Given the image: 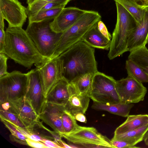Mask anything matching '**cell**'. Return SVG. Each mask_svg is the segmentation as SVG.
Masks as SVG:
<instances>
[{
    "mask_svg": "<svg viewBox=\"0 0 148 148\" xmlns=\"http://www.w3.org/2000/svg\"><path fill=\"white\" fill-rule=\"evenodd\" d=\"M130 52L128 59L136 63L148 74V49L146 46Z\"/></svg>",
    "mask_w": 148,
    "mask_h": 148,
    "instance_id": "25",
    "label": "cell"
},
{
    "mask_svg": "<svg viewBox=\"0 0 148 148\" xmlns=\"http://www.w3.org/2000/svg\"><path fill=\"white\" fill-rule=\"evenodd\" d=\"M38 70L46 97L53 86L63 77L62 62L59 56L35 66Z\"/></svg>",
    "mask_w": 148,
    "mask_h": 148,
    "instance_id": "11",
    "label": "cell"
},
{
    "mask_svg": "<svg viewBox=\"0 0 148 148\" xmlns=\"http://www.w3.org/2000/svg\"><path fill=\"white\" fill-rule=\"evenodd\" d=\"M62 118L64 134H69L76 130L78 125L74 116L65 110L62 114Z\"/></svg>",
    "mask_w": 148,
    "mask_h": 148,
    "instance_id": "30",
    "label": "cell"
},
{
    "mask_svg": "<svg viewBox=\"0 0 148 148\" xmlns=\"http://www.w3.org/2000/svg\"><path fill=\"white\" fill-rule=\"evenodd\" d=\"M1 119L10 132L11 134L10 135V137L12 140L22 145H28L26 141L27 138L20 132L15 125L6 120L3 119Z\"/></svg>",
    "mask_w": 148,
    "mask_h": 148,
    "instance_id": "29",
    "label": "cell"
},
{
    "mask_svg": "<svg viewBox=\"0 0 148 148\" xmlns=\"http://www.w3.org/2000/svg\"><path fill=\"white\" fill-rule=\"evenodd\" d=\"M135 1H136V2H139V1H140V0H133Z\"/></svg>",
    "mask_w": 148,
    "mask_h": 148,
    "instance_id": "43",
    "label": "cell"
},
{
    "mask_svg": "<svg viewBox=\"0 0 148 148\" xmlns=\"http://www.w3.org/2000/svg\"><path fill=\"white\" fill-rule=\"evenodd\" d=\"M64 8L60 7L31 14L27 16L29 23L53 20Z\"/></svg>",
    "mask_w": 148,
    "mask_h": 148,
    "instance_id": "26",
    "label": "cell"
},
{
    "mask_svg": "<svg viewBox=\"0 0 148 148\" xmlns=\"http://www.w3.org/2000/svg\"><path fill=\"white\" fill-rule=\"evenodd\" d=\"M84 114L79 113L75 114L74 116L75 119L79 122L86 123L87 119Z\"/></svg>",
    "mask_w": 148,
    "mask_h": 148,
    "instance_id": "37",
    "label": "cell"
},
{
    "mask_svg": "<svg viewBox=\"0 0 148 148\" xmlns=\"http://www.w3.org/2000/svg\"><path fill=\"white\" fill-rule=\"evenodd\" d=\"M143 140L145 144L148 146V130L145 135Z\"/></svg>",
    "mask_w": 148,
    "mask_h": 148,
    "instance_id": "39",
    "label": "cell"
},
{
    "mask_svg": "<svg viewBox=\"0 0 148 148\" xmlns=\"http://www.w3.org/2000/svg\"><path fill=\"white\" fill-rule=\"evenodd\" d=\"M122 5L132 15L136 24L142 20L145 8L133 0H114Z\"/></svg>",
    "mask_w": 148,
    "mask_h": 148,
    "instance_id": "23",
    "label": "cell"
},
{
    "mask_svg": "<svg viewBox=\"0 0 148 148\" xmlns=\"http://www.w3.org/2000/svg\"><path fill=\"white\" fill-rule=\"evenodd\" d=\"M49 2H54L61 3L66 5L71 0H45Z\"/></svg>",
    "mask_w": 148,
    "mask_h": 148,
    "instance_id": "38",
    "label": "cell"
},
{
    "mask_svg": "<svg viewBox=\"0 0 148 148\" xmlns=\"http://www.w3.org/2000/svg\"><path fill=\"white\" fill-rule=\"evenodd\" d=\"M148 43V8H146L142 21L130 34L127 42L128 51L145 46Z\"/></svg>",
    "mask_w": 148,
    "mask_h": 148,
    "instance_id": "16",
    "label": "cell"
},
{
    "mask_svg": "<svg viewBox=\"0 0 148 148\" xmlns=\"http://www.w3.org/2000/svg\"><path fill=\"white\" fill-rule=\"evenodd\" d=\"M5 31L3 53L15 63L30 69L34 64L38 65L49 59L41 54L22 27L8 26Z\"/></svg>",
    "mask_w": 148,
    "mask_h": 148,
    "instance_id": "1",
    "label": "cell"
},
{
    "mask_svg": "<svg viewBox=\"0 0 148 148\" xmlns=\"http://www.w3.org/2000/svg\"><path fill=\"white\" fill-rule=\"evenodd\" d=\"M97 23L86 33L81 41L85 42L94 48L108 50L111 41L108 40L100 33L97 28Z\"/></svg>",
    "mask_w": 148,
    "mask_h": 148,
    "instance_id": "19",
    "label": "cell"
},
{
    "mask_svg": "<svg viewBox=\"0 0 148 148\" xmlns=\"http://www.w3.org/2000/svg\"><path fill=\"white\" fill-rule=\"evenodd\" d=\"M71 85L73 88L72 93L64 106L65 110L73 116L79 113L85 114L89 106L90 97L88 96L77 93Z\"/></svg>",
    "mask_w": 148,
    "mask_h": 148,
    "instance_id": "18",
    "label": "cell"
},
{
    "mask_svg": "<svg viewBox=\"0 0 148 148\" xmlns=\"http://www.w3.org/2000/svg\"><path fill=\"white\" fill-rule=\"evenodd\" d=\"M0 15L12 27H22L28 16L26 8L18 0H0Z\"/></svg>",
    "mask_w": 148,
    "mask_h": 148,
    "instance_id": "12",
    "label": "cell"
},
{
    "mask_svg": "<svg viewBox=\"0 0 148 148\" xmlns=\"http://www.w3.org/2000/svg\"><path fill=\"white\" fill-rule=\"evenodd\" d=\"M27 73L14 71L0 77V102L15 101L25 97L28 84Z\"/></svg>",
    "mask_w": 148,
    "mask_h": 148,
    "instance_id": "7",
    "label": "cell"
},
{
    "mask_svg": "<svg viewBox=\"0 0 148 148\" xmlns=\"http://www.w3.org/2000/svg\"><path fill=\"white\" fill-rule=\"evenodd\" d=\"M72 86L63 77L52 87L46 97V101L64 106L72 93Z\"/></svg>",
    "mask_w": 148,
    "mask_h": 148,
    "instance_id": "17",
    "label": "cell"
},
{
    "mask_svg": "<svg viewBox=\"0 0 148 148\" xmlns=\"http://www.w3.org/2000/svg\"><path fill=\"white\" fill-rule=\"evenodd\" d=\"M0 103L1 119H3L9 121L17 127L22 129L26 128L17 115L11 109L8 102Z\"/></svg>",
    "mask_w": 148,
    "mask_h": 148,
    "instance_id": "27",
    "label": "cell"
},
{
    "mask_svg": "<svg viewBox=\"0 0 148 148\" xmlns=\"http://www.w3.org/2000/svg\"><path fill=\"white\" fill-rule=\"evenodd\" d=\"M116 89L122 102L136 103L144 100L147 88L142 83L129 75L116 81Z\"/></svg>",
    "mask_w": 148,
    "mask_h": 148,
    "instance_id": "10",
    "label": "cell"
},
{
    "mask_svg": "<svg viewBox=\"0 0 148 148\" xmlns=\"http://www.w3.org/2000/svg\"><path fill=\"white\" fill-rule=\"evenodd\" d=\"M148 130V125L123 134H114L112 138L123 140L135 146L143 140L145 135Z\"/></svg>",
    "mask_w": 148,
    "mask_h": 148,
    "instance_id": "22",
    "label": "cell"
},
{
    "mask_svg": "<svg viewBox=\"0 0 148 148\" xmlns=\"http://www.w3.org/2000/svg\"><path fill=\"white\" fill-rule=\"evenodd\" d=\"M28 146L36 148H47L45 145L42 142L36 141L27 138L26 139Z\"/></svg>",
    "mask_w": 148,
    "mask_h": 148,
    "instance_id": "34",
    "label": "cell"
},
{
    "mask_svg": "<svg viewBox=\"0 0 148 148\" xmlns=\"http://www.w3.org/2000/svg\"><path fill=\"white\" fill-rule=\"evenodd\" d=\"M97 27L100 33L108 40L111 41L112 36L108 31L105 24L101 20L97 23Z\"/></svg>",
    "mask_w": 148,
    "mask_h": 148,
    "instance_id": "33",
    "label": "cell"
},
{
    "mask_svg": "<svg viewBox=\"0 0 148 148\" xmlns=\"http://www.w3.org/2000/svg\"><path fill=\"white\" fill-rule=\"evenodd\" d=\"M8 102L11 109L26 128L33 126L40 120L38 116L24 97Z\"/></svg>",
    "mask_w": 148,
    "mask_h": 148,
    "instance_id": "15",
    "label": "cell"
},
{
    "mask_svg": "<svg viewBox=\"0 0 148 148\" xmlns=\"http://www.w3.org/2000/svg\"><path fill=\"white\" fill-rule=\"evenodd\" d=\"M140 0V1L142 3L143 2H144L145 1H146L147 0Z\"/></svg>",
    "mask_w": 148,
    "mask_h": 148,
    "instance_id": "44",
    "label": "cell"
},
{
    "mask_svg": "<svg viewBox=\"0 0 148 148\" xmlns=\"http://www.w3.org/2000/svg\"><path fill=\"white\" fill-rule=\"evenodd\" d=\"M8 57L3 53H0V77L8 74L7 61Z\"/></svg>",
    "mask_w": 148,
    "mask_h": 148,
    "instance_id": "31",
    "label": "cell"
},
{
    "mask_svg": "<svg viewBox=\"0 0 148 148\" xmlns=\"http://www.w3.org/2000/svg\"><path fill=\"white\" fill-rule=\"evenodd\" d=\"M116 80L97 71L93 75L89 97L94 102L112 104L121 102L117 92Z\"/></svg>",
    "mask_w": 148,
    "mask_h": 148,
    "instance_id": "6",
    "label": "cell"
},
{
    "mask_svg": "<svg viewBox=\"0 0 148 148\" xmlns=\"http://www.w3.org/2000/svg\"><path fill=\"white\" fill-rule=\"evenodd\" d=\"M65 110L64 106L46 101L39 118L54 131L61 135L64 133L62 117Z\"/></svg>",
    "mask_w": 148,
    "mask_h": 148,
    "instance_id": "14",
    "label": "cell"
},
{
    "mask_svg": "<svg viewBox=\"0 0 148 148\" xmlns=\"http://www.w3.org/2000/svg\"><path fill=\"white\" fill-rule=\"evenodd\" d=\"M37 0H27V3L28 5H30Z\"/></svg>",
    "mask_w": 148,
    "mask_h": 148,
    "instance_id": "42",
    "label": "cell"
},
{
    "mask_svg": "<svg viewBox=\"0 0 148 148\" xmlns=\"http://www.w3.org/2000/svg\"><path fill=\"white\" fill-rule=\"evenodd\" d=\"M134 106L132 103L122 102L112 104H103L94 102L92 108L96 110L106 111L114 114L127 117Z\"/></svg>",
    "mask_w": 148,
    "mask_h": 148,
    "instance_id": "21",
    "label": "cell"
},
{
    "mask_svg": "<svg viewBox=\"0 0 148 148\" xmlns=\"http://www.w3.org/2000/svg\"><path fill=\"white\" fill-rule=\"evenodd\" d=\"M93 75L91 73H86L69 83L73 86L76 92L89 97Z\"/></svg>",
    "mask_w": 148,
    "mask_h": 148,
    "instance_id": "24",
    "label": "cell"
},
{
    "mask_svg": "<svg viewBox=\"0 0 148 148\" xmlns=\"http://www.w3.org/2000/svg\"><path fill=\"white\" fill-rule=\"evenodd\" d=\"M144 8H148V0L142 3L141 4Z\"/></svg>",
    "mask_w": 148,
    "mask_h": 148,
    "instance_id": "41",
    "label": "cell"
},
{
    "mask_svg": "<svg viewBox=\"0 0 148 148\" xmlns=\"http://www.w3.org/2000/svg\"><path fill=\"white\" fill-rule=\"evenodd\" d=\"M61 135L69 142L83 147L112 148L110 140L93 127L78 125L72 132Z\"/></svg>",
    "mask_w": 148,
    "mask_h": 148,
    "instance_id": "8",
    "label": "cell"
},
{
    "mask_svg": "<svg viewBox=\"0 0 148 148\" xmlns=\"http://www.w3.org/2000/svg\"><path fill=\"white\" fill-rule=\"evenodd\" d=\"M115 2L117 10V21L108 54L110 60L128 51V38L136 25L135 21L130 13L119 3Z\"/></svg>",
    "mask_w": 148,
    "mask_h": 148,
    "instance_id": "3",
    "label": "cell"
},
{
    "mask_svg": "<svg viewBox=\"0 0 148 148\" xmlns=\"http://www.w3.org/2000/svg\"><path fill=\"white\" fill-rule=\"evenodd\" d=\"M51 21L29 23L27 34L37 49L44 57L50 59L62 33H57L50 26Z\"/></svg>",
    "mask_w": 148,
    "mask_h": 148,
    "instance_id": "5",
    "label": "cell"
},
{
    "mask_svg": "<svg viewBox=\"0 0 148 148\" xmlns=\"http://www.w3.org/2000/svg\"><path fill=\"white\" fill-rule=\"evenodd\" d=\"M5 31L4 28L0 27V53H3L5 44Z\"/></svg>",
    "mask_w": 148,
    "mask_h": 148,
    "instance_id": "35",
    "label": "cell"
},
{
    "mask_svg": "<svg viewBox=\"0 0 148 148\" xmlns=\"http://www.w3.org/2000/svg\"><path fill=\"white\" fill-rule=\"evenodd\" d=\"M4 19L2 16L0 15V27L3 28L4 27Z\"/></svg>",
    "mask_w": 148,
    "mask_h": 148,
    "instance_id": "40",
    "label": "cell"
},
{
    "mask_svg": "<svg viewBox=\"0 0 148 148\" xmlns=\"http://www.w3.org/2000/svg\"><path fill=\"white\" fill-rule=\"evenodd\" d=\"M148 125V114L129 115L125 121L116 129L114 134H123Z\"/></svg>",
    "mask_w": 148,
    "mask_h": 148,
    "instance_id": "20",
    "label": "cell"
},
{
    "mask_svg": "<svg viewBox=\"0 0 148 148\" xmlns=\"http://www.w3.org/2000/svg\"><path fill=\"white\" fill-rule=\"evenodd\" d=\"M45 145L47 148H60L62 147L54 141L49 139H44L41 142Z\"/></svg>",
    "mask_w": 148,
    "mask_h": 148,
    "instance_id": "36",
    "label": "cell"
},
{
    "mask_svg": "<svg viewBox=\"0 0 148 148\" xmlns=\"http://www.w3.org/2000/svg\"><path fill=\"white\" fill-rule=\"evenodd\" d=\"M86 10L75 7L64 8L50 22V27L56 33H62L72 26Z\"/></svg>",
    "mask_w": 148,
    "mask_h": 148,
    "instance_id": "13",
    "label": "cell"
},
{
    "mask_svg": "<svg viewBox=\"0 0 148 148\" xmlns=\"http://www.w3.org/2000/svg\"><path fill=\"white\" fill-rule=\"evenodd\" d=\"M110 142L112 148H138L123 140L112 138L110 140Z\"/></svg>",
    "mask_w": 148,
    "mask_h": 148,
    "instance_id": "32",
    "label": "cell"
},
{
    "mask_svg": "<svg viewBox=\"0 0 148 148\" xmlns=\"http://www.w3.org/2000/svg\"><path fill=\"white\" fill-rule=\"evenodd\" d=\"M95 49L80 41L59 56L62 62L63 77L69 83L87 73L98 71Z\"/></svg>",
    "mask_w": 148,
    "mask_h": 148,
    "instance_id": "2",
    "label": "cell"
},
{
    "mask_svg": "<svg viewBox=\"0 0 148 148\" xmlns=\"http://www.w3.org/2000/svg\"><path fill=\"white\" fill-rule=\"evenodd\" d=\"M27 73L28 82L24 98L39 116L46 102L40 74L36 68Z\"/></svg>",
    "mask_w": 148,
    "mask_h": 148,
    "instance_id": "9",
    "label": "cell"
},
{
    "mask_svg": "<svg viewBox=\"0 0 148 148\" xmlns=\"http://www.w3.org/2000/svg\"><path fill=\"white\" fill-rule=\"evenodd\" d=\"M101 19V16L97 12L87 10L72 26L62 33L51 58L59 56L81 41L86 33Z\"/></svg>",
    "mask_w": 148,
    "mask_h": 148,
    "instance_id": "4",
    "label": "cell"
},
{
    "mask_svg": "<svg viewBox=\"0 0 148 148\" xmlns=\"http://www.w3.org/2000/svg\"><path fill=\"white\" fill-rule=\"evenodd\" d=\"M125 67L128 75L142 83L148 82V74L136 63L128 59L126 61Z\"/></svg>",
    "mask_w": 148,
    "mask_h": 148,
    "instance_id": "28",
    "label": "cell"
}]
</instances>
